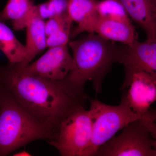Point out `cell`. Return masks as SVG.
I'll list each match as a JSON object with an SVG mask.
<instances>
[{"label": "cell", "instance_id": "1", "mask_svg": "<svg viewBox=\"0 0 156 156\" xmlns=\"http://www.w3.org/2000/svg\"><path fill=\"white\" fill-rule=\"evenodd\" d=\"M0 85L46 126L51 140L66 117L85 108V104L71 97L53 80L26 74L14 64H0Z\"/></svg>", "mask_w": 156, "mask_h": 156}, {"label": "cell", "instance_id": "2", "mask_svg": "<svg viewBox=\"0 0 156 156\" xmlns=\"http://www.w3.org/2000/svg\"><path fill=\"white\" fill-rule=\"evenodd\" d=\"M73 66L65 77L53 82L71 97L86 104L89 97L84 89L88 81L97 93L102 92L104 79L112 66L119 62L124 44L118 45L89 33L69 42Z\"/></svg>", "mask_w": 156, "mask_h": 156}, {"label": "cell", "instance_id": "3", "mask_svg": "<svg viewBox=\"0 0 156 156\" xmlns=\"http://www.w3.org/2000/svg\"><path fill=\"white\" fill-rule=\"evenodd\" d=\"M52 139L46 126L0 85V156L32 141Z\"/></svg>", "mask_w": 156, "mask_h": 156}, {"label": "cell", "instance_id": "4", "mask_svg": "<svg viewBox=\"0 0 156 156\" xmlns=\"http://www.w3.org/2000/svg\"><path fill=\"white\" fill-rule=\"evenodd\" d=\"M89 101L92 120V138L83 156H94L101 146L112 138L130 122L136 120L144 121L140 115L129 107L124 95L121 103L117 106L105 104L95 98H89Z\"/></svg>", "mask_w": 156, "mask_h": 156}, {"label": "cell", "instance_id": "5", "mask_svg": "<svg viewBox=\"0 0 156 156\" xmlns=\"http://www.w3.org/2000/svg\"><path fill=\"white\" fill-rule=\"evenodd\" d=\"M122 129L119 136L101 146L94 156H156L154 139L144 121H132Z\"/></svg>", "mask_w": 156, "mask_h": 156}, {"label": "cell", "instance_id": "6", "mask_svg": "<svg viewBox=\"0 0 156 156\" xmlns=\"http://www.w3.org/2000/svg\"><path fill=\"white\" fill-rule=\"evenodd\" d=\"M92 134L90 110H78L61 123L56 138L48 140L62 156H83L89 147Z\"/></svg>", "mask_w": 156, "mask_h": 156}, {"label": "cell", "instance_id": "7", "mask_svg": "<svg viewBox=\"0 0 156 156\" xmlns=\"http://www.w3.org/2000/svg\"><path fill=\"white\" fill-rule=\"evenodd\" d=\"M119 63L125 69L121 89L128 87L132 74L136 72H144L156 79V38L143 42L137 41L130 46L124 45Z\"/></svg>", "mask_w": 156, "mask_h": 156}, {"label": "cell", "instance_id": "8", "mask_svg": "<svg viewBox=\"0 0 156 156\" xmlns=\"http://www.w3.org/2000/svg\"><path fill=\"white\" fill-rule=\"evenodd\" d=\"M73 66V56L67 44L49 48L36 61L19 69L26 74L57 81L64 79Z\"/></svg>", "mask_w": 156, "mask_h": 156}, {"label": "cell", "instance_id": "9", "mask_svg": "<svg viewBox=\"0 0 156 156\" xmlns=\"http://www.w3.org/2000/svg\"><path fill=\"white\" fill-rule=\"evenodd\" d=\"M128 87L122 95L128 106L150 126L151 105L156 101V79L144 72H136L132 74Z\"/></svg>", "mask_w": 156, "mask_h": 156}, {"label": "cell", "instance_id": "10", "mask_svg": "<svg viewBox=\"0 0 156 156\" xmlns=\"http://www.w3.org/2000/svg\"><path fill=\"white\" fill-rule=\"evenodd\" d=\"M88 33H96L104 39L131 46L138 41L131 21L104 18L97 14L88 29Z\"/></svg>", "mask_w": 156, "mask_h": 156}, {"label": "cell", "instance_id": "11", "mask_svg": "<svg viewBox=\"0 0 156 156\" xmlns=\"http://www.w3.org/2000/svg\"><path fill=\"white\" fill-rule=\"evenodd\" d=\"M130 18L145 32L147 39L156 38V0H119Z\"/></svg>", "mask_w": 156, "mask_h": 156}, {"label": "cell", "instance_id": "12", "mask_svg": "<svg viewBox=\"0 0 156 156\" xmlns=\"http://www.w3.org/2000/svg\"><path fill=\"white\" fill-rule=\"evenodd\" d=\"M26 28V57L24 61L20 64H12L20 69H23L30 64V62L37 55L47 48L45 22L39 16L37 9V13L30 20Z\"/></svg>", "mask_w": 156, "mask_h": 156}, {"label": "cell", "instance_id": "13", "mask_svg": "<svg viewBox=\"0 0 156 156\" xmlns=\"http://www.w3.org/2000/svg\"><path fill=\"white\" fill-rule=\"evenodd\" d=\"M97 0H68V14L77 25L72 30L70 38L87 32L91 23L97 16Z\"/></svg>", "mask_w": 156, "mask_h": 156}, {"label": "cell", "instance_id": "14", "mask_svg": "<svg viewBox=\"0 0 156 156\" xmlns=\"http://www.w3.org/2000/svg\"><path fill=\"white\" fill-rule=\"evenodd\" d=\"M37 11L34 0H8L4 9L0 11V20L4 22L11 20L14 30H22Z\"/></svg>", "mask_w": 156, "mask_h": 156}, {"label": "cell", "instance_id": "15", "mask_svg": "<svg viewBox=\"0 0 156 156\" xmlns=\"http://www.w3.org/2000/svg\"><path fill=\"white\" fill-rule=\"evenodd\" d=\"M0 50L9 59V64L21 63L27 54L25 45L21 44L11 29L1 20Z\"/></svg>", "mask_w": 156, "mask_h": 156}, {"label": "cell", "instance_id": "16", "mask_svg": "<svg viewBox=\"0 0 156 156\" xmlns=\"http://www.w3.org/2000/svg\"><path fill=\"white\" fill-rule=\"evenodd\" d=\"M96 11L101 17L131 21L126 9L119 0H97Z\"/></svg>", "mask_w": 156, "mask_h": 156}, {"label": "cell", "instance_id": "17", "mask_svg": "<svg viewBox=\"0 0 156 156\" xmlns=\"http://www.w3.org/2000/svg\"><path fill=\"white\" fill-rule=\"evenodd\" d=\"M39 16L43 20L68 13V0H48L37 5Z\"/></svg>", "mask_w": 156, "mask_h": 156}, {"label": "cell", "instance_id": "18", "mask_svg": "<svg viewBox=\"0 0 156 156\" xmlns=\"http://www.w3.org/2000/svg\"><path fill=\"white\" fill-rule=\"evenodd\" d=\"M71 19L68 20L61 27L47 37V48L68 44L72 31Z\"/></svg>", "mask_w": 156, "mask_h": 156}, {"label": "cell", "instance_id": "19", "mask_svg": "<svg viewBox=\"0 0 156 156\" xmlns=\"http://www.w3.org/2000/svg\"><path fill=\"white\" fill-rule=\"evenodd\" d=\"M70 19L71 18L68 13L49 18L45 22V33L47 37Z\"/></svg>", "mask_w": 156, "mask_h": 156}, {"label": "cell", "instance_id": "20", "mask_svg": "<svg viewBox=\"0 0 156 156\" xmlns=\"http://www.w3.org/2000/svg\"><path fill=\"white\" fill-rule=\"evenodd\" d=\"M150 116L152 122V129L151 134L154 139V150L156 154V108H151Z\"/></svg>", "mask_w": 156, "mask_h": 156}, {"label": "cell", "instance_id": "21", "mask_svg": "<svg viewBox=\"0 0 156 156\" xmlns=\"http://www.w3.org/2000/svg\"><path fill=\"white\" fill-rule=\"evenodd\" d=\"M30 153L28 152V151H22L21 152H19L17 153L14 154L13 155V156H31Z\"/></svg>", "mask_w": 156, "mask_h": 156}]
</instances>
